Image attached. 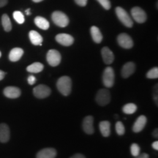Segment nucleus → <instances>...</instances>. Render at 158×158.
Returning <instances> with one entry per match:
<instances>
[{"mask_svg":"<svg viewBox=\"0 0 158 158\" xmlns=\"http://www.w3.org/2000/svg\"><path fill=\"white\" fill-rule=\"evenodd\" d=\"M13 18L15 20V21L19 24H22L24 22L25 19L23 16V13L20 11H15L13 13Z\"/></svg>","mask_w":158,"mask_h":158,"instance_id":"obj_26","label":"nucleus"},{"mask_svg":"<svg viewBox=\"0 0 158 158\" xmlns=\"http://www.w3.org/2000/svg\"><path fill=\"white\" fill-rule=\"evenodd\" d=\"M2 23L5 31H10L12 29V24L10 19L7 14H3L2 16Z\"/></svg>","mask_w":158,"mask_h":158,"instance_id":"obj_24","label":"nucleus"},{"mask_svg":"<svg viewBox=\"0 0 158 158\" xmlns=\"http://www.w3.org/2000/svg\"><path fill=\"white\" fill-rule=\"evenodd\" d=\"M94 118L91 116H88L84 118L83 121V129L84 132L87 134H92L94 133V129L93 126Z\"/></svg>","mask_w":158,"mask_h":158,"instance_id":"obj_11","label":"nucleus"},{"mask_svg":"<svg viewBox=\"0 0 158 158\" xmlns=\"http://www.w3.org/2000/svg\"><path fill=\"white\" fill-rule=\"evenodd\" d=\"M44 68L43 64L40 62H35L33 64L29 65L27 68V70L31 73H37L41 72Z\"/></svg>","mask_w":158,"mask_h":158,"instance_id":"obj_23","label":"nucleus"},{"mask_svg":"<svg viewBox=\"0 0 158 158\" xmlns=\"http://www.w3.org/2000/svg\"><path fill=\"white\" fill-rule=\"evenodd\" d=\"M76 3L79 6H81V7H84L87 4V0H75Z\"/></svg>","mask_w":158,"mask_h":158,"instance_id":"obj_31","label":"nucleus"},{"mask_svg":"<svg viewBox=\"0 0 158 158\" xmlns=\"http://www.w3.org/2000/svg\"><path fill=\"white\" fill-rule=\"evenodd\" d=\"M147 77L148 78L150 79H155L158 78V68L156 67V68H153L152 69L148 71Z\"/></svg>","mask_w":158,"mask_h":158,"instance_id":"obj_27","label":"nucleus"},{"mask_svg":"<svg viewBox=\"0 0 158 158\" xmlns=\"http://www.w3.org/2000/svg\"><path fill=\"white\" fill-rule=\"evenodd\" d=\"M116 13L117 15L118 20H119L125 27L131 28L133 26V21L129 14L127 13L125 10H124L122 7H117L116 8Z\"/></svg>","mask_w":158,"mask_h":158,"instance_id":"obj_2","label":"nucleus"},{"mask_svg":"<svg viewBox=\"0 0 158 158\" xmlns=\"http://www.w3.org/2000/svg\"><path fill=\"white\" fill-rule=\"evenodd\" d=\"M96 101L100 106H106L110 101L109 91L106 89H101L98 91L96 95Z\"/></svg>","mask_w":158,"mask_h":158,"instance_id":"obj_6","label":"nucleus"},{"mask_svg":"<svg viewBox=\"0 0 158 158\" xmlns=\"http://www.w3.org/2000/svg\"><path fill=\"white\" fill-rule=\"evenodd\" d=\"M1 56H2V53H1V51H0V57H1Z\"/></svg>","mask_w":158,"mask_h":158,"instance_id":"obj_41","label":"nucleus"},{"mask_svg":"<svg viewBox=\"0 0 158 158\" xmlns=\"http://www.w3.org/2000/svg\"><path fill=\"white\" fill-rule=\"evenodd\" d=\"M122 110L124 114H133L137 110V106L134 103H127L124 105Z\"/></svg>","mask_w":158,"mask_h":158,"instance_id":"obj_25","label":"nucleus"},{"mask_svg":"<svg viewBox=\"0 0 158 158\" xmlns=\"http://www.w3.org/2000/svg\"><path fill=\"white\" fill-rule=\"evenodd\" d=\"M90 32H91V35H92V39H93L94 43H100L102 42V35L101 31H100L99 28L93 26V27H91Z\"/></svg>","mask_w":158,"mask_h":158,"instance_id":"obj_20","label":"nucleus"},{"mask_svg":"<svg viewBox=\"0 0 158 158\" xmlns=\"http://www.w3.org/2000/svg\"><path fill=\"white\" fill-rule=\"evenodd\" d=\"M51 89L45 85H38L33 89V93L36 98L39 99L45 98L48 97L51 94Z\"/></svg>","mask_w":158,"mask_h":158,"instance_id":"obj_8","label":"nucleus"},{"mask_svg":"<svg viewBox=\"0 0 158 158\" xmlns=\"http://www.w3.org/2000/svg\"><path fill=\"white\" fill-rule=\"evenodd\" d=\"M152 148L155 150H158V141H157L153 142Z\"/></svg>","mask_w":158,"mask_h":158,"instance_id":"obj_36","label":"nucleus"},{"mask_svg":"<svg viewBox=\"0 0 158 158\" xmlns=\"http://www.w3.org/2000/svg\"><path fill=\"white\" fill-rule=\"evenodd\" d=\"M10 137V128L5 123L0 124V142L6 143L9 141Z\"/></svg>","mask_w":158,"mask_h":158,"instance_id":"obj_13","label":"nucleus"},{"mask_svg":"<svg viewBox=\"0 0 158 158\" xmlns=\"http://www.w3.org/2000/svg\"><path fill=\"white\" fill-rule=\"evenodd\" d=\"M29 39H30L31 43L35 45H42L43 43V37L38 32L36 31L31 30L29 31Z\"/></svg>","mask_w":158,"mask_h":158,"instance_id":"obj_19","label":"nucleus"},{"mask_svg":"<svg viewBox=\"0 0 158 158\" xmlns=\"http://www.w3.org/2000/svg\"><path fill=\"white\" fill-rule=\"evenodd\" d=\"M157 129H155V130H154L153 132V136L155 138H157L158 137V134H157Z\"/></svg>","mask_w":158,"mask_h":158,"instance_id":"obj_38","label":"nucleus"},{"mask_svg":"<svg viewBox=\"0 0 158 158\" xmlns=\"http://www.w3.org/2000/svg\"><path fill=\"white\" fill-rule=\"evenodd\" d=\"M35 23L40 29L47 30L50 27V23L45 18L41 16H37L35 19Z\"/></svg>","mask_w":158,"mask_h":158,"instance_id":"obj_21","label":"nucleus"},{"mask_svg":"<svg viewBox=\"0 0 158 158\" xmlns=\"http://www.w3.org/2000/svg\"><path fill=\"white\" fill-rule=\"evenodd\" d=\"M132 17L135 20L136 22L142 23L147 21V16L145 11L139 7H134L131 10Z\"/></svg>","mask_w":158,"mask_h":158,"instance_id":"obj_7","label":"nucleus"},{"mask_svg":"<svg viewBox=\"0 0 158 158\" xmlns=\"http://www.w3.org/2000/svg\"><path fill=\"white\" fill-rule=\"evenodd\" d=\"M30 11H31V10H30V9H29H29H27V10L25 11V12H26V14H27V15H29L31 14V12H30Z\"/></svg>","mask_w":158,"mask_h":158,"instance_id":"obj_39","label":"nucleus"},{"mask_svg":"<svg viewBox=\"0 0 158 158\" xmlns=\"http://www.w3.org/2000/svg\"><path fill=\"white\" fill-rule=\"evenodd\" d=\"M32 1L34 2H40L43 1V0H32Z\"/></svg>","mask_w":158,"mask_h":158,"instance_id":"obj_40","label":"nucleus"},{"mask_svg":"<svg viewBox=\"0 0 158 158\" xmlns=\"http://www.w3.org/2000/svg\"><path fill=\"white\" fill-rule=\"evenodd\" d=\"M100 133L104 137H108L110 134V124L108 121H102L100 123Z\"/></svg>","mask_w":158,"mask_h":158,"instance_id":"obj_22","label":"nucleus"},{"mask_svg":"<svg viewBox=\"0 0 158 158\" xmlns=\"http://www.w3.org/2000/svg\"><path fill=\"white\" fill-rule=\"evenodd\" d=\"M130 152H131L132 155L136 157L140 154V147L137 143H133L130 147Z\"/></svg>","mask_w":158,"mask_h":158,"instance_id":"obj_29","label":"nucleus"},{"mask_svg":"<svg viewBox=\"0 0 158 158\" xmlns=\"http://www.w3.org/2000/svg\"><path fill=\"white\" fill-rule=\"evenodd\" d=\"M5 73L2 70H0V81L3 80V78H5Z\"/></svg>","mask_w":158,"mask_h":158,"instance_id":"obj_37","label":"nucleus"},{"mask_svg":"<svg viewBox=\"0 0 158 158\" xmlns=\"http://www.w3.org/2000/svg\"><path fill=\"white\" fill-rule=\"evenodd\" d=\"M23 54V50L21 48H14L10 51L9 59L11 62H17L21 58Z\"/></svg>","mask_w":158,"mask_h":158,"instance_id":"obj_18","label":"nucleus"},{"mask_svg":"<svg viewBox=\"0 0 158 158\" xmlns=\"http://www.w3.org/2000/svg\"><path fill=\"white\" fill-rule=\"evenodd\" d=\"M101 54L104 62L107 64H111L114 60V55L110 48L108 47H104L101 50Z\"/></svg>","mask_w":158,"mask_h":158,"instance_id":"obj_16","label":"nucleus"},{"mask_svg":"<svg viewBox=\"0 0 158 158\" xmlns=\"http://www.w3.org/2000/svg\"><path fill=\"white\" fill-rule=\"evenodd\" d=\"M51 19L53 22L59 27H65L69 23L68 17L61 11H54L51 15Z\"/></svg>","mask_w":158,"mask_h":158,"instance_id":"obj_3","label":"nucleus"},{"mask_svg":"<svg viewBox=\"0 0 158 158\" xmlns=\"http://www.w3.org/2000/svg\"><path fill=\"white\" fill-rule=\"evenodd\" d=\"M102 82L106 87L110 88L114 86V71L113 68L108 67L105 69L102 75Z\"/></svg>","mask_w":158,"mask_h":158,"instance_id":"obj_4","label":"nucleus"},{"mask_svg":"<svg viewBox=\"0 0 158 158\" xmlns=\"http://www.w3.org/2000/svg\"><path fill=\"white\" fill-rule=\"evenodd\" d=\"M135 157V158H149V155H148L147 153H143V154H141V155L139 154V155L136 156Z\"/></svg>","mask_w":158,"mask_h":158,"instance_id":"obj_33","label":"nucleus"},{"mask_svg":"<svg viewBox=\"0 0 158 158\" xmlns=\"http://www.w3.org/2000/svg\"><path fill=\"white\" fill-rule=\"evenodd\" d=\"M135 70V65L133 62H127L122 69V76L124 78H127L134 73Z\"/></svg>","mask_w":158,"mask_h":158,"instance_id":"obj_15","label":"nucleus"},{"mask_svg":"<svg viewBox=\"0 0 158 158\" xmlns=\"http://www.w3.org/2000/svg\"><path fill=\"white\" fill-rule=\"evenodd\" d=\"M97 1H98V2L102 6V7H103L104 9L106 10L110 9L111 5H110L109 0H97Z\"/></svg>","mask_w":158,"mask_h":158,"instance_id":"obj_30","label":"nucleus"},{"mask_svg":"<svg viewBox=\"0 0 158 158\" xmlns=\"http://www.w3.org/2000/svg\"><path fill=\"white\" fill-rule=\"evenodd\" d=\"M4 94L8 98L15 99L19 98L21 95V89L15 86H7L4 89Z\"/></svg>","mask_w":158,"mask_h":158,"instance_id":"obj_12","label":"nucleus"},{"mask_svg":"<svg viewBox=\"0 0 158 158\" xmlns=\"http://www.w3.org/2000/svg\"><path fill=\"white\" fill-rule=\"evenodd\" d=\"M56 86L60 93L64 96H68L72 90V81L70 77L62 76L57 81Z\"/></svg>","mask_w":158,"mask_h":158,"instance_id":"obj_1","label":"nucleus"},{"mask_svg":"<svg viewBox=\"0 0 158 158\" xmlns=\"http://www.w3.org/2000/svg\"><path fill=\"white\" fill-rule=\"evenodd\" d=\"M116 131L118 135H122L125 132V128H124V124L121 122H117L116 124Z\"/></svg>","mask_w":158,"mask_h":158,"instance_id":"obj_28","label":"nucleus"},{"mask_svg":"<svg viewBox=\"0 0 158 158\" xmlns=\"http://www.w3.org/2000/svg\"><path fill=\"white\" fill-rule=\"evenodd\" d=\"M147 118L145 116H140L137 118L135 124H134L133 127V130L135 133H139L145 127L146 124H147Z\"/></svg>","mask_w":158,"mask_h":158,"instance_id":"obj_17","label":"nucleus"},{"mask_svg":"<svg viewBox=\"0 0 158 158\" xmlns=\"http://www.w3.org/2000/svg\"><path fill=\"white\" fill-rule=\"evenodd\" d=\"M117 41L118 45L123 48L130 49L133 46V41L127 34L122 33L120 34L117 37Z\"/></svg>","mask_w":158,"mask_h":158,"instance_id":"obj_9","label":"nucleus"},{"mask_svg":"<svg viewBox=\"0 0 158 158\" xmlns=\"http://www.w3.org/2000/svg\"><path fill=\"white\" fill-rule=\"evenodd\" d=\"M56 40L64 46H70L73 43L74 38L68 34H59L56 36Z\"/></svg>","mask_w":158,"mask_h":158,"instance_id":"obj_10","label":"nucleus"},{"mask_svg":"<svg viewBox=\"0 0 158 158\" xmlns=\"http://www.w3.org/2000/svg\"><path fill=\"white\" fill-rule=\"evenodd\" d=\"M8 2V0H0V7H2L7 5Z\"/></svg>","mask_w":158,"mask_h":158,"instance_id":"obj_34","label":"nucleus"},{"mask_svg":"<svg viewBox=\"0 0 158 158\" xmlns=\"http://www.w3.org/2000/svg\"><path fill=\"white\" fill-rule=\"evenodd\" d=\"M35 81H36V78H35V76H29V78H28V83H29V84L33 85L35 83Z\"/></svg>","mask_w":158,"mask_h":158,"instance_id":"obj_32","label":"nucleus"},{"mask_svg":"<svg viewBox=\"0 0 158 158\" xmlns=\"http://www.w3.org/2000/svg\"><path fill=\"white\" fill-rule=\"evenodd\" d=\"M46 59L47 62H48L51 66L56 67L60 64L62 57H61L60 53L58 51L51 49V50H49L48 53H47Z\"/></svg>","mask_w":158,"mask_h":158,"instance_id":"obj_5","label":"nucleus"},{"mask_svg":"<svg viewBox=\"0 0 158 158\" xmlns=\"http://www.w3.org/2000/svg\"><path fill=\"white\" fill-rule=\"evenodd\" d=\"M56 156V151L54 148H45L37 154V158H55Z\"/></svg>","mask_w":158,"mask_h":158,"instance_id":"obj_14","label":"nucleus"},{"mask_svg":"<svg viewBox=\"0 0 158 158\" xmlns=\"http://www.w3.org/2000/svg\"><path fill=\"white\" fill-rule=\"evenodd\" d=\"M70 158H86V157H85L83 155H81V154H76V155H73Z\"/></svg>","mask_w":158,"mask_h":158,"instance_id":"obj_35","label":"nucleus"}]
</instances>
